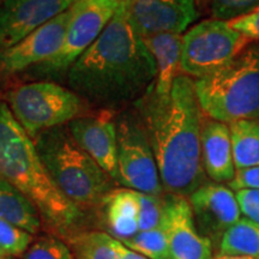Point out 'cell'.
<instances>
[{
	"mask_svg": "<svg viewBox=\"0 0 259 259\" xmlns=\"http://www.w3.org/2000/svg\"><path fill=\"white\" fill-rule=\"evenodd\" d=\"M127 17L141 37L158 34H179L196 21L194 0H131Z\"/></svg>",
	"mask_w": 259,
	"mask_h": 259,
	"instance_id": "obj_12",
	"label": "cell"
},
{
	"mask_svg": "<svg viewBox=\"0 0 259 259\" xmlns=\"http://www.w3.org/2000/svg\"><path fill=\"white\" fill-rule=\"evenodd\" d=\"M8 259H15V258H11V257H9V258H8Z\"/></svg>",
	"mask_w": 259,
	"mask_h": 259,
	"instance_id": "obj_35",
	"label": "cell"
},
{
	"mask_svg": "<svg viewBox=\"0 0 259 259\" xmlns=\"http://www.w3.org/2000/svg\"><path fill=\"white\" fill-rule=\"evenodd\" d=\"M202 163L206 177L215 183H231L235 176L232 138L226 122L206 119L200 130Z\"/></svg>",
	"mask_w": 259,
	"mask_h": 259,
	"instance_id": "obj_16",
	"label": "cell"
},
{
	"mask_svg": "<svg viewBox=\"0 0 259 259\" xmlns=\"http://www.w3.org/2000/svg\"><path fill=\"white\" fill-rule=\"evenodd\" d=\"M244 218L259 225V191L242 190L235 192Z\"/></svg>",
	"mask_w": 259,
	"mask_h": 259,
	"instance_id": "obj_29",
	"label": "cell"
},
{
	"mask_svg": "<svg viewBox=\"0 0 259 259\" xmlns=\"http://www.w3.org/2000/svg\"><path fill=\"white\" fill-rule=\"evenodd\" d=\"M0 177L36 206L41 219L64 233L80 218L79 208L58 190L48 176L34 141L0 101Z\"/></svg>",
	"mask_w": 259,
	"mask_h": 259,
	"instance_id": "obj_3",
	"label": "cell"
},
{
	"mask_svg": "<svg viewBox=\"0 0 259 259\" xmlns=\"http://www.w3.org/2000/svg\"><path fill=\"white\" fill-rule=\"evenodd\" d=\"M215 19L232 21L259 8V0H210Z\"/></svg>",
	"mask_w": 259,
	"mask_h": 259,
	"instance_id": "obj_27",
	"label": "cell"
},
{
	"mask_svg": "<svg viewBox=\"0 0 259 259\" xmlns=\"http://www.w3.org/2000/svg\"><path fill=\"white\" fill-rule=\"evenodd\" d=\"M228 23L251 42H259V8L241 17L228 21Z\"/></svg>",
	"mask_w": 259,
	"mask_h": 259,
	"instance_id": "obj_28",
	"label": "cell"
},
{
	"mask_svg": "<svg viewBox=\"0 0 259 259\" xmlns=\"http://www.w3.org/2000/svg\"><path fill=\"white\" fill-rule=\"evenodd\" d=\"M212 259H259V258L248 257V255H232V254H220V253H216L212 257Z\"/></svg>",
	"mask_w": 259,
	"mask_h": 259,
	"instance_id": "obj_32",
	"label": "cell"
},
{
	"mask_svg": "<svg viewBox=\"0 0 259 259\" xmlns=\"http://www.w3.org/2000/svg\"><path fill=\"white\" fill-rule=\"evenodd\" d=\"M6 101L32 141L46 130L69 124L84 111V101L76 93L51 82L14 87L6 94Z\"/></svg>",
	"mask_w": 259,
	"mask_h": 259,
	"instance_id": "obj_6",
	"label": "cell"
},
{
	"mask_svg": "<svg viewBox=\"0 0 259 259\" xmlns=\"http://www.w3.org/2000/svg\"><path fill=\"white\" fill-rule=\"evenodd\" d=\"M112 247L115 252L116 259H148L144 255L139 254L138 252L130 250L121 241L116 240L114 238L112 239Z\"/></svg>",
	"mask_w": 259,
	"mask_h": 259,
	"instance_id": "obj_31",
	"label": "cell"
},
{
	"mask_svg": "<svg viewBox=\"0 0 259 259\" xmlns=\"http://www.w3.org/2000/svg\"><path fill=\"white\" fill-rule=\"evenodd\" d=\"M118 181L130 190L162 196L158 168L143 121L137 113L125 111L116 116Z\"/></svg>",
	"mask_w": 259,
	"mask_h": 259,
	"instance_id": "obj_9",
	"label": "cell"
},
{
	"mask_svg": "<svg viewBox=\"0 0 259 259\" xmlns=\"http://www.w3.org/2000/svg\"><path fill=\"white\" fill-rule=\"evenodd\" d=\"M137 199L139 206V232L151 231L162 227L164 220V197L153 196L137 191Z\"/></svg>",
	"mask_w": 259,
	"mask_h": 259,
	"instance_id": "obj_24",
	"label": "cell"
},
{
	"mask_svg": "<svg viewBox=\"0 0 259 259\" xmlns=\"http://www.w3.org/2000/svg\"><path fill=\"white\" fill-rule=\"evenodd\" d=\"M112 236L103 232H87L70 239L73 259H116Z\"/></svg>",
	"mask_w": 259,
	"mask_h": 259,
	"instance_id": "obj_22",
	"label": "cell"
},
{
	"mask_svg": "<svg viewBox=\"0 0 259 259\" xmlns=\"http://www.w3.org/2000/svg\"><path fill=\"white\" fill-rule=\"evenodd\" d=\"M136 108L156 160L163 191L190 197L206 183L202 163V108L194 80L180 73L169 93L153 88L136 103Z\"/></svg>",
	"mask_w": 259,
	"mask_h": 259,
	"instance_id": "obj_2",
	"label": "cell"
},
{
	"mask_svg": "<svg viewBox=\"0 0 259 259\" xmlns=\"http://www.w3.org/2000/svg\"><path fill=\"white\" fill-rule=\"evenodd\" d=\"M109 232L116 239L125 240L139 232V206L137 191L112 190L102 200Z\"/></svg>",
	"mask_w": 259,
	"mask_h": 259,
	"instance_id": "obj_18",
	"label": "cell"
},
{
	"mask_svg": "<svg viewBox=\"0 0 259 259\" xmlns=\"http://www.w3.org/2000/svg\"><path fill=\"white\" fill-rule=\"evenodd\" d=\"M76 0H0V52L15 46Z\"/></svg>",
	"mask_w": 259,
	"mask_h": 259,
	"instance_id": "obj_13",
	"label": "cell"
},
{
	"mask_svg": "<svg viewBox=\"0 0 259 259\" xmlns=\"http://www.w3.org/2000/svg\"><path fill=\"white\" fill-rule=\"evenodd\" d=\"M32 244V235L0 218V250L8 257L24 255Z\"/></svg>",
	"mask_w": 259,
	"mask_h": 259,
	"instance_id": "obj_25",
	"label": "cell"
},
{
	"mask_svg": "<svg viewBox=\"0 0 259 259\" xmlns=\"http://www.w3.org/2000/svg\"><path fill=\"white\" fill-rule=\"evenodd\" d=\"M116 3H118L119 6H122V5H127L131 0H115Z\"/></svg>",
	"mask_w": 259,
	"mask_h": 259,
	"instance_id": "obj_33",
	"label": "cell"
},
{
	"mask_svg": "<svg viewBox=\"0 0 259 259\" xmlns=\"http://www.w3.org/2000/svg\"><path fill=\"white\" fill-rule=\"evenodd\" d=\"M163 228L171 259H212V242L200 234L187 197H164Z\"/></svg>",
	"mask_w": 259,
	"mask_h": 259,
	"instance_id": "obj_14",
	"label": "cell"
},
{
	"mask_svg": "<svg viewBox=\"0 0 259 259\" xmlns=\"http://www.w3.org/2000/svg\"><path fill=\"white\" fill-rule=\"evenodd\" d=\"M0 218L31 235L41 229L42 219L36 206L3 178H0Z\"/></svg>",
	"mask_w": 259,
	"mask_h": 259,
	"instance_id": "obj_19",
	"label": "cell"
},
{
	"mask_svg": "<svg viewBox=\"0 0 259 259\" xmlns=\"http://www.w3.org/2000/svg\"><path fill=\"white\" fill-rule=\"evenodd\" d=\"M114 111L101 109L97 114L80 115L67 124L71 135L96 163L118 181V138Z\"/></svg>",
	"mask_w": 259,
	"mask_h": 259,
	"instance_id": "obj_15",
	"label": "cell"
},
{
	"mask_svg": "<svg viewBox=\"0 0 259 259\" xmlns=\"http://www.w3.org/2000/svg\"><path fill=\"white\" fill-rule=\"evenodd\" d=\"M202 112L226 124L259 119V42L211 74L194 80Z\"/></svg>",
	"mask_w": 259,
	"mask_h": 259,
	"instance_id": "obj_5",
	"label": "cell"
},
{
	"mask_svg": "<svg viewBox=\"0 0 259 259\" xmlns=\"http://www.w3.org/2000/svg\"><path fill=\"white\" fill-rule=\"evenodd\" d=\"M228 187L234 192L242 190L259 191V166L236 170L233 180L228 183Z\"/></svg>",
	"mask_w": 259,
	"mask_h": 259,
	"instance_id": "obj_30",
	"label": "cell"
},
{
	"mask_svg": "<svg viewBox=\"0 0 259 259\" xmlns=\"http://www.w3.org/2000/svg\"><path fill=\"white\" fill-rule=\"evenodd\" d=\"M119 8L115 0H76L71 6L72 15L60 50L29 72L32 76L52 78L69 72L71 66L101 35Z\"/></svg>",
	"mask_w": 259,
	"mask_h": 259,
	"instance_id": "obj_8",
	"label": "cell"
},
{
	"mask_svg": "<svg viewBox=\"0 0 259 259\" xmlns=\"http://www.w3.org/2000/svg\"><path fill=\"white\" fill-rule=\"evenodd\" d=\"M235 169L259 166V121L238 120L228 124Z\"/></svg>",
	"mask_w": 259,
	"mask_h": 259,
	"instance_id": "obj_20",
	"label": "cell"
},
{
	"mask_svg": "<svg viewBox=\"0 0 259 259\" xmlns=\"http://www.w3.org/2000/svg\"><path fill=\"white\" fill-rule=\"evenodd\" d=\"M71 15L70 8L15 46L0 52V77L9 78L51 59L63 45Z\"/></svg>",
	"mask_w": 259,
	"mask_h": 259,
	"instance_id": "obj_10",
	"label": "cell"
},
{
	"mask_svg": "<svg viewBox=\"0 0 259 259\" xmlns=\"http://www.w3.org/2000/svg\"><path fill=\"white\" fill-rule=\"evenodd\" d=\"M23 259H73L70 246L54 236H41L29 246Z\"/></svg>",
	"mask_w": 259,
	"mask_h": 259,
	"instance_id": "obj_26",
	"label": "cell"
},
{
	"mask_svg": "<svg viewBox=\"0 0 259 259\" xmlns=\"http://www.w3.org/2000/svg\"><path fill=\"white\" fill-rule=\"evenodd\" d=\"M34 143L52 181L78 208L102 203L112 191V178L80 148L67 126L41 132Z\"/></svg>",
	"mask_w": 259,
	"mask_h": 259,
	"instance_id": "obj_4",
	"label": "cell"
},
{
	"mask_svg": "<svg viewBox=\"0 0 259 259\" xmlns=\"http://www.w3.org/2000/svg\"><path fill=\"white\" fill-rule=\"evenodd\" d=\"M189 202L199 233L218 246L223 234L241 219L234 191L215 181L198 187Z\"/></svg>",
	"mask_w": 259,
	"mask_h": 259,
	"instance_id": "obj_11",
	"label": "cell"
},
{
	"mask_svg": "<svg viewBox=\"0 0 259 259\" xmlns=\"http://www.w3.org/2000/svg\"><path fill=\"white\" fill-rule=\"evenodd\" d=\"M250 44L227 21L213 18L200 22L183 36L181 72L203 78L228 64Z\"/></svg>",
	"mask_w": 259,
	"mask_h": 259,
	"instance_id": "obj_7",
	"label": "cell"
},
{
	"mask_svg": "<svg viewBox=\"0 0 259 259\" xmlns=\"http://www.w3.org/2000/svg\"><path fill=\"white\" fill-rule=\"evenodd\" d=\"M156 76L154 57L132 28L126 5H122L71 66L67 83L83 101L115 112L143 99Z\"/></svg>",
	"mask_w": 259,
	"mask_h": 259,
	"instance_id": "obj_1",
	"label": "cell"
},
{
	"mask_svg": "<svg viewBox=\"0 0 259 259\" xmlns=\"http://www.w3.org/2000/svg\"><path fill=\"white\" fill-rule=\"evenodd\" d=\"M218 247L220 254L259 258V225L241 218L223 234Z\"/></svg>",
	"mask_w": 259,
	"mask_h": 259,
	"instance_id": "obj_21",
	"label": "cell"
},
{
	"mask_svg": "<svg viewBox=\"0 0 259 259\" xmlns=\"http://www.w3.org/2000/svg\"><path fill=\"white\" fill-rule=\"evenodd\" d=\"M0 178H2V177H0Z\"/></svg>",
	"mask_w": 259,
	"mask_h": 259,
	"instance_id": "obj_36",
	"label": "cell"
},
{
	"mask_svg": "<svg viewBox=\"0 0 259 259\" xmlns=\"http://www.w3.org/2000/svg\"><path fill=\"white\" fill-rule=\"evenodd\" d=\"M8 258H9L8 255H6V254L4 253V252L0 250V259H8Z\"/></svg>",
	"mask_w": 259,
	"mask_h": 259,
	"instance_id": "obj_34",
	"label": "cell"
},
{
	"mask_svg": "<svg viewBox=\"0 0 259 259\" xmlns=\"http://www.w3.org/2000/svg\"><path fill=\"white\" fill-rule=\"evenodd\" d=\"M121 242L130 250L138 252L148 259H171L169 244L163 226L151 231L138 232L132 238L125 239Z\"/></svg>",
	"mask_w": 259,
	"mask_h": 259,
	"instance_id": "obj_23",
	"label": "cell"
},
{
	"mask_svg": "<svg viewBox=\"0 0 259 259\" xmlns=\"http://www.w3.org/2000/svg\"><path fill=\"white\" fill-rule=\"evenodd\" d=\"M143 41L154 57L157 69L153 90L157 94L169 93L174 80L181 72L183 36L179 34H158L143 37Z\"/></svg>",
	"mask_w": 259,
	"mask_h": 259,
	"instance_id": "obj_17",
	"label": "cell"
}]
</instances>
